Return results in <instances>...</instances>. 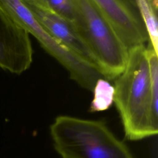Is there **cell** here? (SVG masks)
<instances>
[{
  "mask_svg": "<svg viewBox=\"0 0 158 158\" xmlns=\"http://www.w3.org/2000/svg\"><path fill=\"white\" fill-rule=\"evenodd\" d=\"M114 103L125 137L138 141L158 133V54L144 44L128 51L123 72L115 80Z\"/></svg>",
  "mask_w": 158,
  "mask_h": 158,
  "instance_id": "6da1fadb",
  "label": "cell"
},
{
  "mask_svg": "<svg viewBox=\"0 0 158 158\" xmlns=\"http://www.w3.org/2000/svg\"><path fill=\"white\" fill-rule=\"evenodd\" d=\"M50 135L62 158H133L102 120L59 115L50 126Z\"/></svg>",
  "mask_w": 158,
  "mask_h": 158,
  "instance_id": "7a4b0ae2",
  "label": "cell"
},
{
  "mask_svg": "<svg viewBox=\"0 0 158 158\" xmlns=\"http://www.w3.org/2000/svg\"><path fill=\"white\" fill-rule=\"evenodd\" d=\"M75 25L98 61L106 80H115L123 72L128 51L112 26L92 0H72Z\"/></svg>",
  "mask_w": 158,
  "mask_h": 158,
  "instance_id": "3957f363",
  "label": "cell"
},
{
  "mask_svg": "<svg viewBox=\"0 0 158 158\" xmlns=\"http://www.w3.org/2000/svg\"><path fill=\"white\" fill-rule=\"evenodd\" d=\"M0 6L17 25L34 36L44 50L67 70L72 80L82 88L93 91L96 81L103 77L95 67L52 36L21 0H0Z\"/></svg>",
  "mask_w": 158,
  "mask_h": 158,
  "instance_id": "277c9868",
  "label": "cell"
},
{
  "mask_svg": "<svg viewBox=\"0 0 158 158\" xmlns=\"http://www.w3.org/2000/svg\"><path fill=\"white\" fill-rule=\"evenodd\" d=\"M33 53L30 35L0 6V69L20 75L30 67Z\"/></svg>",
  "mask_w": 158,
  "mask_h": 158,
  "instance_id": "5b68a950",
  "label": "cell"
},
{
  "mask_svg": "<svg viewBox=\"0 0 158 158\" xmlns=\"http://www.w3.org/2000/svg\"><path fill=\"white\" fill-rule=\"evenodd\" d=\"M128 49L149 42L135 0H92Z\"/></svg>",
  "mask_w": 158,
  "mask_h": 158,
  "instance_id": "8992f818",
  "label": "cell"
},
{
  "mask_svg": "<svg viewBox=\"0 0 158 158\" xmlns=\"http://www.w3.org/2000/svg\"><path fill=\"white\" fill-rule=\"evenodd\" d=\"M23 3L52 36L100 72L95 56L73 23L48 8L26 2Z\"/></svg>",
  "mask_w": 158,
  "mask_h": 158,
  "instance_id": "52a82bcc",
  "label": "cell"
},
{
  "mask_svg": "<svg viewBox=\"0 0 158 158\" xmlns=\"http://www.w3.org/2000/svg\"><path fill=\"white\" fill-rule=\"evenodd\" d=\"M135 2L148 36L149 46L158 54V10L149 0H135Z\"/></svg>",
  "mask_w": 158,
  "mask_h": 158,
  "instance_id": "ba28073f",
  "label": "cell"
},
{
  "mask_svg": "<svg viewBox=\"0 0 158 158\" xmlns=\"http://www.w3.org/2000/svg\"><path fill=\"white\" fill-rule=\"evenodd\" d=\"M92 91L93 98L89 106L91 112L106 110L113 104L114 87L107 80L99 78L96 81Z\"/></svg>",
  "mask_w": 158,
  "mask_h": 158,
  "instance_id": "9c48e42d",
  "label": "cell"
},
{
  "mask_svg": "<svg viewBox=\"0 0 158 158\" xmlns=\"http://www.w3.org/2000/svg\"><path fill=\"white\" fill-rule=\"evenodd\" d=\"M46 4L49 10L75 25V11L72 0H46Z\"/></svg>",
  "mask_w": 158,
  "mask_h": 158,
  "instance_id": "30bf717a",
  "label": "cell"
}]
</instances>
